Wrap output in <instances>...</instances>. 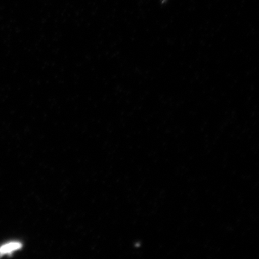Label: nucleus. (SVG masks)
Returning a JSON list of instances; mask_svg holds the SVG:
<instances>
[{
    "instance_id": "obj_1",
    "label": "nucleus",
    "mask_w": 259,
    "mask_h": 259,
    "mask_svg": "<svg viewBox=\"0 0 259 259\" xmlns=\"http://www.w3.org/2000/svg\"><path fill=\"white\" fill-rule=\"evenodd\" d=\"M20 247H21V244L19 242H10V243L4 245L3 247H0V255L11 253V252L20 249Z\"/></svg>"
}]
</instances>
